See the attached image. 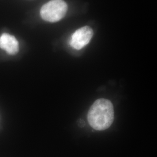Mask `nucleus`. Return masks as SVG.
<instances>
[{
	"mask_svg": "<svg viewBox=\"0 0 157 157\" xmlns=\"http://www.w3.org/2000/svg\"><path fill=\"white\" fill-rule=\"evenodd\" d=\"M93 36V30L89 26L78 29L72 34L70 44L76 50H80L90 41Z\"/></svg>",
	"mask_w": 157,
	"mask_h": 157,
	"instance_id": "nucleus-3",
	"label": "nucleus"
},
{
	"mask_svg": "<svg viewBox=\"0 0 157 157\" xmlns=\"http://www.w3.org/2000/svg\"><path fill=\"white\" fill-rule=\"evenodd\" d=\"M0 48L10 55H15L19 51V43L13 36L4 33L0 36Z\"/></svg>",
	"mask_w": 157,
	"mask_h": 157,
	"instance_id": "nucleus-4",
	"label": "nucleus"
},
{
	"mask_svg": "<svg viewBox=\"0 0 157 157\" xmlns=\"http://www.w3.org/2000/svg\"><path fill=\"white\" fill-rule=\"evenodd\" d=\"M90 126L97 130H104L109 128L114 119V111L112 102L101 98L94 102L87 115Z\"/></svg>",
	"mask_w": 157,
	"mask_h": 157,
	"instance_id": "nucleus-1",
	"label": "nucleus"
},
{
	"mask_svg": "<svg viewBox=\"0 0 157 157\" xmlns=\"http://www.w3.org/2000/svg\"><path fill=\"white\" fill-rule=\"evenodd\" d=\"M67 11V4L64 1L51 0L41 7L40 15L45 21L56 22L65 17Z\"/></svg>",
	"mask_w": 157,
	"mask_h": 157,
	"instance_id": "nucleus-2",
	"label": "nucleus"
}]
</instances>
